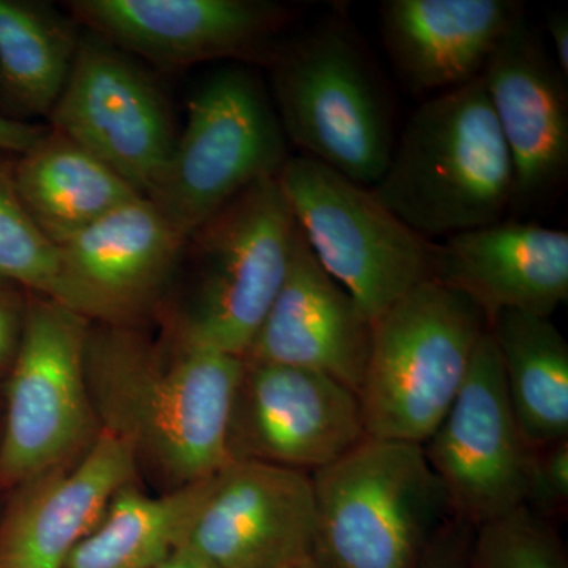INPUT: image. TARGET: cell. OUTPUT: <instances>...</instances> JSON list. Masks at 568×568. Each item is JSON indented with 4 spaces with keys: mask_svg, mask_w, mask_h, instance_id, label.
<instances>
[{
    "mask_svg": "<svg viewBox=\"0 0 568 568\" xmlns=\"http://www.w3.org/2000/svg\"><path fill=\"white\" fill-rule=\"evenodd\" d=\"M242 362L170 324L155 339L140 325L92 323L85 381L100 426L122 439L140 474L166 493L230 463L227 422Z\"/></svg>",
    "mask_w": 568,
    "mask_h": 568,
    "instance_id": "obj_1",
    "label": "cell"
},
{
    "mask_svg": "<svg viewBox=\"0 0 568 568\" xmlns=\"http://www.w3.org/2000/svg\"><path fill=\"white\" fill-rule=\"evenodd\" d=\"M369 190L425 239L503 222L514 164L481 78L426 99Z\"/></svg>",
    "mask_w": 568,
    "mask_h": 568,
    "instance_id": "obj_2",
    "label": "cell"
},
{
    "mask_svg": "<svg viewBox=\"0 0 568 568\" xmlns=\"http://www.w3.org/2000/svg\"><path fill=\"white\" fill-rule=\"evenodd\" d=\"M312 478L323 568H418L457 523L420 444L365 436Z\"/></svg>",
    "mask_w": 568,
    "mask_h": 568,
    "instance_id": "obj_3",
    "label": "cell"
},
{
    "mask_svg": "<svg viewBox=\"0 0 568 568\" xmlns=\"http://www.w3.org/2000/svg\"><path fill=\"white\" fill-rule=\"evenodd\" d=\"M274 108L301 155L372 189L395 145L390 99L346 21L332 18L268 55Z\"/></svg>",
    "mask_w": 568,
    "mask_h": 568,
    "instance_id": "obj_4",
    "label": "cell"
},
{
    "mask_svg": "<svg viewBox=\"0 0 568 568\" xmlns=\"http://www.w3.org/2000/svg\"><path fill=\"white\" fill-rule=\"evenodd\" d=\"M487 331L476 302L432 278L373 321L358 388L366 436L422 446L454 405Z\"/></svg>",
    "mask_w": 568,
    "mask_h": 568,
    "instance_id": "obj_5",
    "label": "cell"
},
{
    "mask_svg": "<svg viewBox=\"0 0 568 568\" xmlns=\"http://www.w3.org/2000/svg\"><path fill=\"white\" fill-rule=\"evenodd\" d=\"M297 223L278 175L252 183L186 237L189 286L166 324L244 357L282 290Z\"/></svg>",
    "mask_w": 568,
    "mask_h": 568,
    "instance_id": "obj_6",
    "label": "cell"
},
{
    "mask_svg": "<svg viewBox=\"0 0 568 568\" xmlns=\"http://www.w3.org/2000/svg\"><path fill=\"white\" fill-rule=\"evenodd\" d=\"M290 156L256 70L222 67L193 92L185 126L148 200L186 239L252 183L278 175Z\"/></svg>",
    "mask_w": 568,
    "mask_h": 568,
    "instance_id": "obj_7",
    "label": "cell"
},
{
    "mask_svg": "<svg viewBox=\"0 0 568 568\" xmlns=\"http://www.w3.org/2000/svg\"><path fill=\"white\" fill-rule=\"evenodd\" d=\"M91 321L29 293L20 351L2 384L0 495L91 448L100 426L85 381Z\"/></svg>",
    "mask_w": 568,
    "mask_h": 568,
    "instance_id": "obj_8",
    "label": "cell"
},
{
    "mask_svg": "<svg viewBox=\"0 0 568 568\" xmlns=\"http://www.w3.org/2000/svg\"><path fill=\"white\" fill-rule=\"evenodd\" d=\"M278 182L317 261L369 323L432 278V242L372 190L305 155L290 156Z\"/></svg>",
    "mask_w": 568,
    "mask_h": 568,
    "instance_id": "obj_9",
    "label": "cell"
},
{
    "mask_svg": "<svg viewBox=\"0 0 568 568\" xmlns=\"http://www.w3.org/2000/svg\"><path fill=\"white\" fill-rule=\"evenodd\" d=\"M65 134L148 197L173 155L170 108L152 78L110 41L82 33L69 81L50 114Z\"/></svg>",
    "mask_w": 568,
    "mask_h": 568,
    "instance_id": "obj_10",
    "label": "cell"
},
{
    "mask_svg": "<svg viewBox=\"0 0 568 568\" xmlns=\"http://www.w3.org/2000/svg\"><path fill=\"white\" fill-rule=\"evenodd\" d=\"M422 447L452 514L467 528L525 506L530 450L519 435L488 331L454 405Z\"/></svg>",
    "mask_w": 568,
    "mask_h": 568,
    "instance_id": "obj_11",
    "label": "cell"
},
{
    "mask_svg": "<svg viewBox=\"0 0 568 568\" xmlns=\"http://www.w3.org/2000/svg\"><path fill=\"white\" fill-rule=\"evenodd\" d=\"M365 436L357 392L308 369L242 362L227 422L230 462L315 474Z\"/></svg>",
    "mask_w": 568,
    "mask_h": 568,
    "instance_id": "obj_12",
    "label": "cell"
},
{
    "mask_svg": "<svg viewBox=\"0 0 568 568\" xmlns=\"http://www.w3.org/2000/svg\"><path fill=\"white\" fill-rule=\"evenodd\" d=\"M312 474L230 462L209 477L183 547L219 568H283L312 556Z\"/></svg>",
    "mask_w": 568,
    "mask_h": 568,
    "instance_id": "obj_13",
    "label": "cell"
},
{
    "mask_svg": "<svg viewBox=\"0 0 568 568\" xmlns=\"http://www.w3.org/2000/svg\"><path fill=\"white\" fill-rule=\"evenodd\" d=\"M69 9L89 32L166 69L265 63L290 21L283 6L265 0H74Z\"/></svg>",
    "mask_w": 568,
    "mask_h": 568,
    "instance_id": "obj_14",
    "label": "cell"
},
{
    "mask_svg": "<svg viewBox=\"0 0 568 568\" xmlns=\"http://www.w3.org/2000/svg\"><path fill=\"white\" fill-rule=\"evenodd\" d=\"M186 239L138 196L61 248L63 305L91 323L140 325L159 308Z\"/></svg>",
    "mask_w": 568,
    "mask_h": 568,
    "instance_id": "obj_15",
    "label": "cell"
},
{
    "mask_svg": "<svg viewBox=\"0 0 568 568\" xmlns=\"http://www.w3.org/2000/svg\"><path fill=\"white\" fill-rule=\"evenodd\" d=\"M480 78L514 164L511 209L528 211L567 179L568 80L525 17L499 41Z\"/></svg>",
    "mask_w": 568,
    "mask_h": 568,
    "instance_id": "obj_16",
    "label": "cell"
},
{
    "mask_svg": "<svg viewBox=\"0 0 568 568\" xmlns=\"http://www.w3.org/2000/svg\"><path fill=\"white\" fill-rule=\"evenodd\" d=\"M130 447L100 429L91 448L11 491L0 511V568H63L121 489L138 484Z\"/></svg>",
    "mask_w": 568,
    "mask_h": 568,
    "instance_id": "obj_17",
    "label": "cell"
},
{
    "mask_svg": "<svg viewBox=\"0 0 568 568\" xmlns=\"http://www.w3.org/2000/svg\"><path fill=\"white\" fill-rule=\"evenodd\" d=\"M369 339L372 323L325 272L297 226L282 290L244 358L320 373L358 395Z\"/></svg>",
    "mask_w": 568,
    "mask_h": 568,
    "instance_id": "obj_18",
    "label": "cell"
},
{
    "mask_svg": "<svg viewBox=\"0 0 568 568\" xmlns=\"http://www.w3.org/2000/svg\"><path fill=\"white\" fill-rule=\"evenodd\" d=\"M432 280L467 295L488 321L504 310L549 317L568 297V234L503 220L450 235L432 246Z\"/></svg>",
    "mask_w": 568,
    "mask_h": 568,
    "instance_id": "obj_19",
    "label": "cell"
},
{
    "mask_svg": "<svg viewBox=\"0 0 568 568\" xmlns=\"http://www.w3.org/2000/svg\"><path fill=\"white\" fill-rule=\"evenodd\" d=\"M381 36L410 91H452L477 80L525 14L514 0H387Z\"/></svg>",
    "mask_w": 568,
    "mask_h": 568,
    "instance_id": "obj_20",
    "label": "cell"
},
{
    "mask_svg": "<svg viewBox=\"0 0 568 568\" xmlns=\"http://www.w3.org/2000/svg\"><path fill=\"white\" fill-rule=\"evenodd\" d=\"M13 174L29 215L58 246L141 196L95 155L52 129L14 159Z\"/></svg>",
    "mask_w": 568,
    "mask_h": 568,
    "instance_id": "obj_21",
    "label": "cell"
},
{
    "mask_svg": "<svg viewBox=\"0 0 568 568\" xmlns=\"http://www.w3.org/2000/svg\"><path fill=\"white\" fill-rule=\"evenodd\" d=\"M519 435L529 450L568 439V345L548 316L504 310L488 321Z\"/></svg>",
    "mask_w": 568,
    "mask_h": 568,
    "instance_id": "obj_22",
    "label": "cell"
},
{
    "mask_svg": "<svg viewBox=\"0 0 568 568\" xmlns=\"http://www.w3.org/2000/svg\"><path fill=\"white\" fill-rule=\"evenodd\" d=\"M82 33L73 18L31 0H0V104L3 114L48 115L69 81Z\"/></svg>",
    "mask_w": 568,
    "mask_h": 568,
    "instance_id": "obj_23",
    "label": "cell"
},
{
    "mask_svg": "<svg viewBox=\"0 0 568 568\" xmlns=\"http://www.w3.org/2000/svg\"><path fill=\"white\" fill-rule=\"evenodd\" d=\"M209 477L159 496L138 484L121 489L63 568H155L181 547Z\"/></svg>",
    "mask_w": 568,
    "mask_h": 568,
    "instance_id": "obj_24",
    "label": "cell"
},
{
    "mask_svg": "<svg viewBox=\"0 0 568 568\" xmlns=\"http://www.w3.org/2000/svg\"><path fill=\"white\" fill-rule=\"evenodd\" d=\"M13 155H0V278L63 305L61 248L22 204Z\"/></svg>",
    "mask_w": 568,
    "mask_h": 568,
    "instance_id": "obj_25",
    "label": "cell"
},
{
    "mask_svg": "<svg viewBox=\"0 0 568 568\" xmlns=\"http://www.w3.org/2000/svg\"><path fill=\"white\" fill-rule=\"evenodd\" d=\"M473 530L467 568H567L551 523L528 506Z\"/></svg>",
    "mask_w": 568,
    "mask_h": 568,
    "instance_id": "obj_26",
    "label": "cell"
},
{
    "mask_svg": "<svg viewBox=\"0 0 568 568\" xmlns=\"http://www.w3.org/2000/svg\"><path fill=\"white\" fill-rule=\"evenodd\" d=\"M525 506L547 519L567 510L568 439L529 452Z\"/></svg>",
    "mask_w": 568,
    "mask_h": 568,
    "instance_id": "obj_27",
    "label": "cell"
},
{
    "mask_svg": "<svg viewBox=\"0 0 568 568\" xmlns=\"http://www.w3.org/2000/svg\"><path fill=\"white\" fill-rule=\"evenodd\" d=\"M28 305L29 291L0 278V386L20 351Z\"/></svg>",
    "mask_w": 568,
    "mask_h": 568,
    "instance_id": "obj_28",
    "label": "cell"
},
{
    "mask_svg": "<svg viewBox=\"0 0 568 568\" xmlns=\"http://www.w3.org/2000/svg\"><path fill=\"white\" fill-rule=\"evenodd\" d=\"M470 530L462 523H454L418 568H467V552L473 537H469Z\"/></svg>",
    "mask_w": 568,
    "mask_h": 568,
    "instance_id": "obj_29",
    "label": "cell"
},
{
    "mask_svg": "<svg viewBox=\"0 0 568 568\" xmlns=\"http://www.w3.org/2000/svg\"><path fill=\"white\" fill-rule=\"evenodd\" d=\"M47 132L44 126L18 121L0 112V155L20 156L31 151Z\"/></svg>",
    "mask_w": 568,
    "mask_h": 568,
    "instance_id": "obj_30",
    "label": "cell"
},
{
    "mask_svg": "<svg viewBox=\"0 0 568 568\" xmlns=\"http://www.w3.org/2000/svg\"><path fill=\"white\" fill-rule=\"evenodd\" d=\"M547 31L551 37L552 61L568 80V14L556 11L547 18Z\"/></svg>",
    "mask_w": 568,
    "mask_h": 568,
    "instance_id": "obj_31",
    "label": "cell"
},
{
    "mask_svg": "<svg viewBox=\"0 0 568 568\" xmlns=\"http://www.w3.org/2000/svg\"><path fill=\"white\" fill-rule=\"evenodd\" d=\"M155 568H219L213 566V564L209 562L204 558H201L200 555L192 551V549L183 547H179L168 556L166 559L163 560L162 564H159Z\"/></svg>",
    "mask_w": 568,
    "mask_h": 568,
    "instance_id": "obj_32",
    "label": "cell"
},
{
    "mask_svg": "<svg viewBox=\"0 0 568 568\" xmlns=\"http://www.w3.org/2000/svg\"><path fill=\"white\" fill-rule=\"evenodd\" d=\"M283 568H323L320 564L316 562L313 556H306L304 559L295 560V562L290 564V566Z\"/></svg>",
    "mask_w": 568,
    "mask_h": 568,
    "instance_id": "obj_33",
    "label": "cell"
},
{
    "mask_svg": "<svg viewBox=\"0 0 568 568\" xmlns=\"http://www.w3.org/2000/svg\"><path fill=\"white\" fill-rule=\"evenodd\" d=\"M0 414H2V386H0Z\"/></svg>",
    "mask_w": 568,
    "mask_h": 568,
    "instance_id": "obj_34",
    "label": "cell"
}]
</instances>
